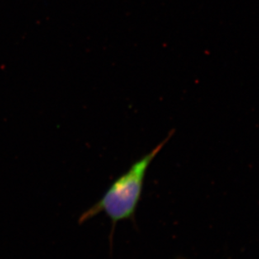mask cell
<instances>
[{"instance_id":"6da1fadb","label":"cell","mask_w":259,"mask_h":259,"mask_svg":"<svg viewBox=\"0 0 259 259\" xmlns=\"http://www.w3.org/2000/svg\"><path fill=\"white\" fill-rule=\"evenodd\" d=\"M172 135H168L152 152L135 162L127 172L114 182L102 199L82 214L81 220L85 221L100 212L107 214L114 223L132 217L142 194L147 168Z\"/></svg>"}]
</instances>
